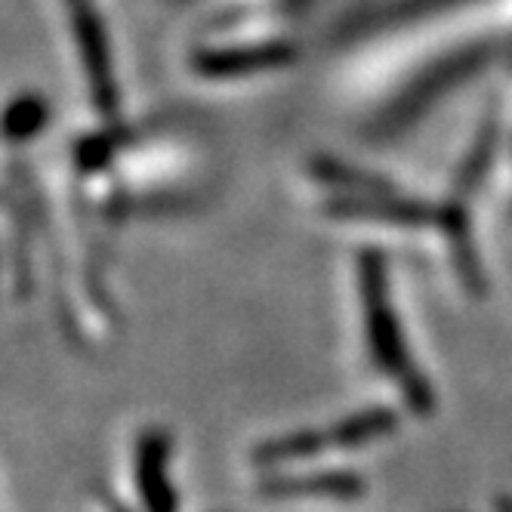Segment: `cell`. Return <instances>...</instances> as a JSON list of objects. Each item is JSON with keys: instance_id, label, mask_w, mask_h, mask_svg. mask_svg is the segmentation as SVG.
I'll return each mask as SVG.
<instances>
[{"instance_id": "cell-2", "label": "cell", "mask_w": 512, "mask_h": 512, "mask_svg": "<svg viewBox=\"0 0 512 512\" xmlns=\"http://www.w3.org/2000/svg\"><path fill=\"white\" fill-rule=\"evenodd\" d=\"M139 488L149 512H176L167 482V435L149 432L139 445Z\"/></svg>"}, {"instance_id": "cell-3", "label": "cell", "mask_w": 512, "mask_h": 512, "mask_svg": "<svg viewBox=\"0 0 512 512\" xmlns=\"http://www.w3.org/2000/svg\"><path fill=\"white\" fill-rule=\"evenodd\" d=\"M364 482L355 475H312V479H294V482H272L269 494H287V497H337L352 500L361 497Z\"/></svg>"}, {"instance_id": "cell-4", "label": "cell", "mask_w": 512, "mask_h": 512, "mask_svg": "<svg viewBox=\"0 0 512 512\" xmlns=\"http://www.w3.org/2000/svg\"><path fill=\"white\" fill-rule=\"evenodd\" d=\"M500 512H512V500H500Z\"/></svg>"}, {"instance_id": "cell-1", "label": "cell", "mask_w": 512, "mask_h": 512, "mask_svg": "<svg viewBox=\"0 0 512 512\" xmlns=\"http://www.w3.org/2000/svg\"><path fill=\"white\" fill-rule=\"evenodd\" d=\"M361 300H364V315H368V343L374 361L380 364V371H386L405 389V398L414 405V411L426 414L432 408V392L426 380L414 371L405 343H401V331L386 290V263L377 253L361 256Z\"/></svg>"}]
</instances>
